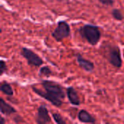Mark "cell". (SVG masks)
I'll return each instance as SVG.
<instances>
[{
	"label": "cell",
	"instance_id": "obj_3",
	"mask_svg": "<svg viewBox=\"0 0 124 124\" xmlns=\"http://www.w3.org/2000/svg\"><path fill=\"white\" fill-rule=\"evenodd\" d=\"M105 57L110 64L119 69L122 67L123 61L121 57V49L118 45L107 44L105 46Z\"/></svg>",
	"mask_w": 124,
	"mask_h": 124
},
{
	"label": "cell",
	"instance_id": "obj_11",
	"mask_svg": "<svg viewBox=\"0 0 124 124\" xmlns=\"http://www.w3.org/2000/svg\"><path fill=\"white\" fill-rule=\"evenodd\" d=\"M0 91L3 94H4L5 95H7L9 97H12L14 95L13 89L12 88L11 85L8 82H7V81H3V82L1 83Z\"/></svg>",
	"mask_w": 124,
	"mask_h": 124
},
{
	"label": "cell",
	"instance_id": "obj_16",
	"mask_svg": "<svg viewBox=\"0 0 124 124\" xmlns=\"http://www.w3.org/2000/svg\"><path fill=\"white\" fill-rule=\"evenodd\" d=\"M100 3L105 6H113L115 3V0H98Z\"/></svg>",
	"mask_w": 124,
	"mask_h": 124
},
{
	"label": "cell",
	"instance_id": "obj_12",
	"mask_svg": "<svg viewBox=\"0 0 124 124\" xmlns=\"http://www.w3.org/2000/svg\"><path fill=\"white\" fill-rule=\"evenodd\" d=\"M111 15L113 16V17L118 21H122L124 19V16L123 13L121 12V11L117 8H115L112 10L111 12Z\"/></svg>",
	"mask_w": 124,
	"mask_h": 124
},
{
	"label": "cell",
	"instance_id": "obj_15",
	"mask_svg": "<svg viewBox=\"0 0 124 124\" xmlns=\"http://www.w3.org/2000/svg\"><path fill=\"white\" fill-rule=\"evenodd\" d=\"M7 70L6 62L3 60L0 61V76H2Z\"/></svg>",
	"mask_w": 124,
	"mask_h": 124
},
{
	"label": "cell",
	"instance_id": "obj_13",
	"mask_svg": "<svg viewBox=\"0 0 124 124\" xmlns=\"http://www.w3.org/2000/svg\"><path fill=\"white\" fill-rule=\"evenodd\" d=\"M39 76L49 77L52 74V70L48 66H42L39 69Z\"/></svg>",
	"mask_w": 124,
	"mask_h": 124
},
{
	"label": "cell",
	"instance_id": "obj_4",
	"mask_svg": "<svg viewBox=\"0 0 124 124\" xmlns=\"http://www.w3.org/2000/svg\"><path fill=\"white\" fill-rule=\"evenodd\" d=\"M70 35V26L65 20L57 22V27L52 32V36L57 42H61L63 39L69 37Z\"/></svg>",
	"mask_w": 124,
	"mask_h": 124
},
{
	"label": "cell",
	"instance_id": "obj_1",
	"mask_svg": "<svg viewBox=\"0 0 124 124\" xmlns=\"http://www.w3.org/2000/svg\"><path fill=\"white\" fill-rule=\"evenodd\" d=\"M41 84L44 91L32 86L31 88L33 92L39 97L49 102L56 108H60L63 104L62 100L65 98L64 88L59 83L49 80H43Z\"/></svg>",
	"mask_w": 124,
	"mask_h": 124
},
{
	"label": "cell",
	"instance_id": "obj_8",
	"mask_svg": "<svg viewBox=\"0 0 124 124\" xmlns=\"http://www.w3.org/2000/svg\"><path fill=\"white\" fill-rule=\"evenodd\" d=\"M66 96L68 99L69 102L74 106H79L81 105V100L80 97L75 89L74 87L73 86H68L66 89Z\"/></svg>",
	"mask_w": 124,
	"mask_h": 124
},
{
	"label": "cell",
	"instance_id": "obj_5",
	"mask_svg": "<svg viewBox=\"0 0 124 124\" xmlns=\"http://www.w3.org/2000/svg\"><path fill=\"white\" fill-rule=\"evenodd\" d=\"M20 54L27 60L28 65L30 66L38 68L44 64L43 59L31 49H28L27 47H22Z\"/></svg>",
	"mask_w": 124,
	"mask_h": 124
},
{
	"label": "cell",
	"instance_id": "obj_14",
	"mask_svg": "<svg viewBox=\"0 0 124 124\" xmlns=\"http://www.w3.org/2000/svg\"><path fill=\"white\" fill-rule=\"evenodd\" d=\"M52 116L54 121L57 124H66V121L64 120V118L62 117V116L60 113H52Z\"/></svg>",
	"mask_w": 124,
	"mask_h": 124
},
{
	"label": "cell",
	"instance_id": "obj_17",
	"mask_svg": "<svg viewBox=\"0 0 124 124\" xmlns=\"http://www.w3.org/2000/svg\"><path fill=\"white\" fill-rule=\"evenodd\" d=\"M0 124H4L5 123H6V121H5V119L2 117V116H1L0 117Z\"/></svg>",
	"mask_w": 124,
	"mask_h": 124
},
{
	"label": "cell",
	"instance_id": "obj_2",
	"mask_svg": "<svg viewBox=\"0 0 124 124\" xmlns=\"http://www.w3.org/2000/svg\"><path fill=\"white\" fill-rule=\"evenodd\" d=\"M78 33L81 37L92 46H96L102 37V32L100 27L92 24H85L80 27Z\"/></svg>",
	"mask_w": 124,
	"mask_h": 124
},
{
	"label": "cell",
	"instance_id": "obj_6",
	"mask_svg": "<svg viewBox=\"0 0 124 124\" xmlns=\"http://www.w3.org/2000/svg\"><path fill=\"white\" fill-rule=\"evenodd\" d=\"M35 121L38 124H46L52 122L49 110L44 105H41L38 108Z\"/></svg>",
	"mask_w": 124,
	"mask_h": 124
},
{
	"label": "cell",
	"instance_id": "obj_9",
	"mask_svg": "<svg viewBox=\"0 0 124 124\" xmlns=\"http://www.w3.org/2000/svg\"><path fill=\"white\" fill-rule=\"evenodd\" d=\"M78 119L83 124H95L97 122L96 118L86 110H81L78 112Z\"/></svg>",
	"mask_w": 124,
	"mask_h": 124
},
{
	"label": "cell",
	"instance_id": "obj_7",
	"mask_svg": "<svg viewBox=\"0 0 124 124\" xmlns=\"http://www.w3.org/2000/svg\"><path fill=\"white\" fill-rule=\"evenodd\" d=\"M77 62L81 68H82L86 72H92L94 70V63L89 60L84 58L81 54L78 53L76 54Z\"/></svg>",
	"mask_w": 124,
	"mask_h": 124
},
{
	"label": "cell",
	"instance_id": "obj_10",
	"mask_svg": "<svg viewBox=\"0 0 124 124\" xmlns=\"http://www.w3.org/2000/svg\"><path fill=\"white\" fill-rule=\"evenodd\" d=\"M0 113L2 115L9 116L12 114L16 113L17 110L12 105L6 102L3 98H0Z\"/></svg>",
	"mask_w": 124,
	"mask_h": 124
}]
</instances>
